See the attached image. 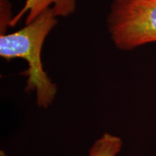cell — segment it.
Segmentation results:
<instances>
[{"label":"cell","mask_w":156,"mask_h":156,"mask_svg":"<svg viewBox=\"0 0 156 156\" xmlns=\"http://www.w3.org/2000/svg\"><path fill=\"white\" fill-rule=\"evenodd\" d=\"M77 0H26L23 8L12 17L9 26H15L25 13H28L25 24H28L51 7L57 17H68L75 12Z\"/></svg>","instance_id":"obj_3"},{"label":"cell","mask_w":156,"mask_h":156,"mask_svg":"<svg viewBox=\"0 0 156 156\" xmlns=\"http://www.w3.org/2000/svg\"><path fill=\"white\" fill-rule=\"evenodd\" d=\"M113 43L123 51L156 42V0H114L107 17Z\"/></svg>","instance_id":"obj_2"},{"label":"cell","mask_w":156,"mask_h":156,"mask_svg":"<svg viewBox=\"0 0 156 156\" xmlns=\"http://www.w3.org/2000/svg\"><path fill=\"white\" fill-rule=\"evenodd\" d=\"M122 147V141L119 136L105 133L90 149L89 156H116Z\"/></svg>","instance_id":"obj_4"},{"label":"cell","mask_w":156,"mask_h":156,"mask_svg":"<svg viewBox=\"0 0 156 156\" xmlns=\"http://www.w3.org/2000/svg\"><path fill=\"white\" fill-rule=\"evenodd\" d=\"M57 24V16L51 8L43 12L20 30L0 36V56L7 60L21 58L28 64L25 90H36L37 104L47 108L55 98L57 87L44 71L41 50L46 37Z\"/></svg>","instance_id":"obj_1"}]
</instances>
